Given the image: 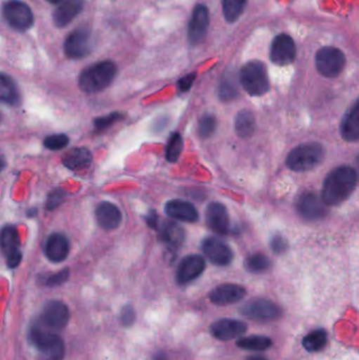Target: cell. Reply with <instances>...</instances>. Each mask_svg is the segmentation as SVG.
<instances>
[{"label": "cell", "instance_id": "cell-38", "mask_svg": "<svg viewBox=\"0 0 359 360\" xmlns=\"http://www.w3.org/2000/svg\"><path fill=\"white\" fill-rule=\"evenodd\" d=\"M69 269H63V270L59 271V272L55 273V274L48 275V276L44 279V285L51 288L58 287V285L65 283V281L69 279Z\"/></svg>", "mask_w": 359, "mask_h": 360}, {"label": "cell", "instance_id": "cell-39", "mask_svg": "<svg viewBox=\"0 0 359 360\" xmlns=\"http://www.w3.org/2000/svg\"><path fill=\"white\" fill-rule=\"evenodd\" d=\"M65 198V193L61 188H56L48 194L46 198V207L48 211L58 207Z\"/></svg>", "mask_w": 359, "mask_h": 360}, {"label": "cell", "instance_id": "cell-42", "mask_svg": "<svg viewBox=\"0 0 359 360\" xmlns=\"http://www.w3.org/2000/svg\"><path fill=\"white\" fill-rule=\"evenodd\" d=\"M271 248L275 253L282 254L286 251L287 248H288V245H287L286 239L282 236H276L273 237L271 241Z\"/></svg>", "mask_w": 359, "mask_h": 360}, {"label": "cell", "instance_id": "cell-32", "mask_svg": "<svg viewBox=\"0 0 359 360\" xmlns=\"http://www.w3.org/2000/svg\"><path fill=\"white\" fill-rule=\"evenodd\" d=\"M183 149V139L178 132L173 133L169 139L166 148V158L171 164H174L181 158Z\"/></svg>", "mask_w": 359, "mask_h": 360}, {"label": "cell", "instance_id": "cell-19", "mask_svg": "<svg viewBox=\"0 0 359 360\" xmlns=\"http://www.w3.org/2000/svg\"><path fill=\"white\" fill-rule=\"evenodd\" d=\"M206 220L209 228L219 235L230 232V217L227 207L221 202H211L206 210Z\"/></svg>", "mask_w": 359, "mask_h": 360}, {"label": "cell", "instance_id": "cell-41", "mask_svg": "<svg viewBox=\"0 0 359 360\" xmlns=\"http://www.w3.org/2000/svg\"><path fill=\"white\" fill-rule=\"evenodd\" d=\"M196 79V73H190L188 75L183 76L178 82V89L181 92H188L190 89L193 86L194 82Z\"/></svg>", "mask_w": 359, "mask_h": 360}, {"label": "cell", "instance_id": "cell-48", "mask_svg": "<svg viewBox=\"0 0 359 360\" xmlns=\"http://www.w3.org/2000/svg\"><path fill=\"white\" fill-rule=\"evenodd\" d=\"M46 1L51 2V4H60L63 0H46Z\"/></svg>", "mask_w": 359, "mask_h": 360}, {"label": "cell", "instance_id": "cell-18", "mask_svg": "<svg viewBox=\"0 0 359 360\" xmlns=\"http://www.w3.org/2000/svg\"><path fill=\"white\" fill-rule=\"evenodd\" d=\"M246 290L242 285L225 283L211 291L209 298L216 306H229L240 302L246 296Z\"/></svg>", "mask_w": 359, "mask_h": 360}, {"label": "cell", "instance_id": "cell-8", "mask_svg": "<svg viewBox=\"0 0 359 360\" xmlns=\"http://www.w3.org/2000/svg\"><path fill=\"white\" fill-rule=\"evenodd\" d=\"M93 44L92 31L90 27L82 25L74 30L65 39V55L71 59L84 58L92 52Z\"/></svg>", "mask_w": 359, "mask_h": 360}, {"label": "cell", "instance_id": "cell-29", "mask_svg": "<svg viewBox=\"0 0 359 360\" xmlns=\"http://www.w3.org/2000/svg\"><path fill=\"white\" fill-rule=\"evenodd\" d=\"M327 344V333L324 330H314L303 340V346L308 352H318Z\"/></svg>", "mask_w": 359, "mask_h": 360}, {"label": "cell", "instance_id": "cell-36", "mask_svg": "<svg viewBox=\"0 0 359 360\" xmlns=\"http://www.w3.org/2000/svg\"><path fill=\"white\" fill-rule=\"evenodd\" d=\"M124 116L122 113L118 112H113V113L107 114L105 116H100V117L95 118L94 120V128L95 130L101 131L107 130L110 127L115 124L116 122H120L124 120Z\"/></svg>", "mask_w": 359, "mask_h": 360}, {"label": "cell", "instance_id": "cell-35", "mask_svg": "<svg viewBox=\"0 0 359 360\" xmlns=\"http://www.w3.org/2000/svg\"><path fill=\"white\" fill-rule=\"evenodd\" d=\"M216 117L211 113L204 114L198 122V135L200 139H209L216 130Z\"/></svg>", "mask_w": 359, "mask_h": 360}, {"label": "cell", "instance_id": "cell-37", "mask_svg": "<svg viewBox=\"0 0 359 360\" xmlns=\"http://www.w3.org/2000/svg\"><path fill=\"white\" fill-rule=\"evenodd\" d=\"M70 139L65 134H54L46 137L44 141V147L51 151H59L69 145Z\"/></svg>", "mask_w": 359, "mask_h": 360}, {"label": "cell", "instance_id": "cell-14", "mask_svg": "<svg viewBox=\"0 0 359 360\" xmlns=\"http://www.w3.org/2000/svg\"><path fill=\"white\" fill-rule=\"evenodd\" d=\"M210 25V13L204 4H197L192 13L191 20L189 23L188 36L190 42L194 46L202 44L208 33Z\"/></svg>", "mask_w": 359, "mask_h": 360}, {"label": "cell", "instance_id": "cell-43", "mask_svg": "<svg viewBox=\"0 0 359 360\" xmlns=\"http://www.w3.org/2000/svg\"><path fill=\"white\" fill-rule=\"evenodd\" d=\"M145 220L150 229L158 230V226H159V217H158L157 213H156L154 210H151V211L145 216Z\"/></svg>", "mask_w": 359, "mask_h": 360}, {"label": "cell", "instance_id": "cell-1", "mask_svg": "<svg viewBox=\"0 0 359 360\" xmlns=\"http://www.w3.org/2000/svg\"><path fill=\"white\" fill-rule=\"evenodd\" d=\"M358 173L351 167H339L331 171L322 186V199L327 205H341L355 190Z\"/></svg>", "mask_w": 359, "mask_h": 360}, {"label": "cell", "instance_id": "cell-21", "mask_svg": "<svg viewBox=\"0 0 359 360\" xmlns=\"http://www.w3.org/2000/svg\"><path fill=\"white\" fill-rule=\"evenodd\" d=\"M164 212L173 219L189 222V224L197 221L200 218L196 207L189 201L181 200V199L169 200L164 205Z\"/></svg>", "mask_w": 359, "mask_h": 360}, {"label": "cell", "instance_id": "cell-31", "mask_svg": "<svg viewBox=\"0 0 359 360\" xmlns=\"http://www.w3.org/2000/svg\"><path fill=\"white\" fill-rule=\"evenodd\" d=\"M237 346L244 350L266 351L272 346V340L265 336H249L240 338Z\"/></svg>", "mask_w": 359, "mask_h": 360}, {"label": "cell", "instance_id": "cell-25", "mask_svg": "<svg viewBox=\"0 0 359 360\" xmlns=\"http://www.w3.org/2000/svg\"><path fill=\"white\" fill-rule=\"evenodd\" d=\"M160 239L170 249H178L185 241V234L183 226L176 222L164 221L158 226Z\"/></svg>", "mask_w": 359, "mask_h": 360}, {"label": "cell", "instance_id": "cell-10", "mask_svg": "<svg viewBox=\"0 0 359 360\" xmlns=\"http://www.w3.org/2000/svg\"><path fill=\"white\" fill-rule=\"evenodd\" d=\"M20 245L18 229L12 224L4 226L1 230V249L10 269L18 266L22 259Z\"/></svg>", "mask_w": 359, "mask_h": 360}, {"label": "cell", "instance_id": "cell-28", "mask_svg": "<svg viewBox=\"0 0 359 360\" xmlns=\"http://www.w3.org/2000/svg\"><path fill=\"white\" fill-rule=\"evenodd\" d=\"M256 129L255 117L248 110H242L235 118V132L240 139H249Z\"/></svg>", "mask_w": 359, "mask_h": 360}, {"label": "cell", "instance_id": "cell-49", "mask_svg": "<svg viewBox=\"0 0 359 360\" xmlns=\"http://www.w3.org/2000/svg\"><path fill=\"white\" fill-rule=\"evenodd\" d=\"M358 167H359V158H358Z\"/></svg>", "mask_w": 359, "mask_h": 360}, {"label": "cell", "instance_id": "cell-47", "mask_svg": "<svg viewBox=\"0 0 359 360\" xmlns=\"http://www.w3.org/2000/svg\"><path fill=\"white\" fill-rule=\"evenodd\" d=\"M247 360H268L267 359H265V357L263 356H252L249 357Z\"/></svg>", "mask_w": 359, "mask_h": 360}, {"label": "cell", "instance_id": "cell-13", "mask_svg": "<svg viewBox=\"0 0 359 360\" xmlns=\"http://www.w3.org/2000/svg\"><path fill=\"white\" fill-rule=\"evenodd\" d=\"M202 250L207 258L215 266H229L233 260L231 248L216 237H207L202 243Z\"/></svg>", "mask_w": 359, "mask_h": 360}, {"label": "cell", "instance_id": "cell-16", "mask_svg": "<svg viewBox=\"0 0 359 360\" xmlns=\"http://www.w3.org/2000/svg\"><path fill=\"white\" fill-rule=\"evenodd\" d=\"M327 205L314 193H305L297 201L299 215L307 220H318L325 217Z\"/></svg>", "mask_w": 359, "mask_h": 360}, {"label": "cell", "instance_id": "cell-27", "mask_svg": "<svg viewBox=\"0 0 359 360\" xmlns=\"http://www.w3.org/2000/svg\"><path fill=\"white\" fill-rule=\"evenodd\" d=\"M0 98L2 103L8 105H18L20 103L18 86L13 78L6 73H2L0 76Z\"/></svg>", "mask_w": 359, "mask_h": 360}, {"label": "cell", "instance_id": "cell-6", "mask_svg": "<svg viewBox=\"0 0 359 360\" xmlns=\"http://www.w3.org/2000/svg\"><path fill=\"white\" fill-rule=\"evenodd\" d=\"M70 321V310L65 302L51 300L44 304L39 319L34 325L44 331L57 334L67 327Z\"/></svg>", "mask_w": 359, "mask_h": 360}, {"label": "cell", "instance_id": "cell-34", "mask_svg": "<svg viewBox=\"0 0 359 360\" xmlns=\"http://www.w3.org/2000/svg\"><path fill=\"white\" fill-rule=\"evenodd\" d=\"M270 266H271V262L269 258L261 253L253 254L246 260L247 269L252 273L266 272Z\"/></svg>", "mask_w": 359, "mask_h": 360}, {"label": "cell", "instance_id": "cell-44", "mask_svg": "<svg viewBox=\"0 0 359 360\" xmlns=\"http://www.w3.org/2000/svg\"><path fill=\"white\" fill-rule=\"evenodd\" d=\"M167 124H168V118L164 117V116H162V117H158L157 120H155L154 122V131H162L164 128H166Z\"/></svg>", "mask_w": 359, "mask_h": 360}, {"label": "cell", "instance_id": "cell-24", "mask_svg": "<svg viewBox=\"0 0 359 360\" xmlns=\"http://www.w3.org/2000/svg\"><path fill=\"white\" fill-rule=\"evenodd\" d=\"M93 156L86 148H73L63 158V164L71 171H82L92 165Z\"/></svg>", "mask_w": 359, "mask_h": 360}, {"label": "cell", "instance_id": "cell-12", "mask_svg": "<svg viewBox=\"0 0 359 360\" xmlns=\"http://www.w3.org/2000/svg\"><path fill=\"white\" fill-rule=\"evenodd\" d=\"M296 57V46L294 40L287 34H280L274 38L270 51L272 63L278 65H291Z\"/></svg>", "mask_w": 359, "mask_h": 360}, {"label": "cell", "instance_id": "cell-3", "mask_svg": "<svg viewBox=\"0 0 359 360\" xmlns=\"http://www.w3.org/2000/svg\"><path fill=\"white\" fill-rule=\"evenodd\" d=\"M30 340L38 350V360H63L65 359V342L57 334L44 331L34 325L30 332Z\"/></svg>", "mask_w": 359, "mask_h": 360}, {"label": "cell", "instance_id": "cell-46", "mask_svg": "<svg viewBox=\"0 0 359 360\" xmlns=\"http://www.w3.org/2000/svg\"><path fill=\"white\" fill-rule=\"evenodd\" d=\"M36 214H37V209H34V207L27 212V217H34V216H36Z\"/></svg>", "mask_w": 359, "mask_h": 360}, {"label": "cell", "instance_id": "cell-40", "mask_svg": "<svg viewBox=\"0 0 359 360\" xmlns=\"http://www.w3.org/2000/svg\"><path fill=\"white\" fill-rule=\"evenodd\" d=\"M136 321V313L134 308L130 304H126L120 311V321L124 327H131Z\"/></svg>", "mask_w": 359, "mask_h": 360}, {"label": "cell", "instance_id": "cell-26", "mask_svg": "<svg viewBox=\"0 0 359 360\" xmlns=\"http://www.w3.org/2000/svg\"><path fill=\"white\" fill-rule=\"evenodd\" d=\"M341 134L346 141L353 143L359 139V99L355 101L341 126Z\"/></svg>", "mask_w": 359, "mask_h": 360}, {"label": "cell", "instance_id": "cell-45", "mask_svg": "<svg viewBox=\"0 0 359 360\" xmlns=\"http://www.w3.org/2000/svg\"><path fill=\"white\" fill-rule=\"evenodd\" d=\"M154 360H168V357H167V355L164 354V353L159 352L156 355L155 359Z\"/></svg>", "mask_w": 359, "mask_h": 360}, {"label": "cell", "instance_id": "cell-11", "mask_svg": "<svg viewBox=\"0 0 359 360\" xmlns=\"http://www.w3.org/2000/svg\"><path fill=\"white\" fill-rule=\"evenodd\" d=\"M242 313L253 321H273L282 316V309L270 300H255L244 304Z\"/></svg>", "mask_w": 359, "mask_h": 360}, {"label": "cell", "instance_id": "cell-2", "mask_svg": "<svg viewBox=\"0 0 359 360\" xmlns=\"http://www.w3.org/2000/svg\"><path fill=\"white\" fill-rule=\"evenodd\" d=\"M116 74L117 67L113 61H100L82 70L78 84L82 92H100L112 84Z\"/></svg>", "mask_w": 359, "mask_h": 360}, {"label": "cell", "instance_id": "cell-30", "mask_svg": "<svg viewBox=\"0 0 359 360\" xmlns=\"http://www.w3.org/2000/svg\"><path fill=\"white\" fill-rule=\"evenodd\" d=\"M247 0H223V12L226 20L233 23L242 16L246 8Z\"/></svg>", "mask_w": 359, "mask_h": 360}, {"label": "cell", "instance_id": "cell-4", "mask_svg": "<svg viewBox=\"0 0 359 360\" xmlns=\"http://www.w3.org/2000/svg\"><path fill=\"white\" fill-rule=\"evenodd\" d=\"M324 158L322 145L318 143H303L289 153L287 166L295 172H307L320 166Z\"/></svg>", "mask_w": 359, "mask_h": 360}, {"label": "cell", "instance_id": "cell-9", "mask_svg": "<svg viewBox=\"0 0 359 360\" xmlns=\"http://www.w3.org/2000/svg\"><path fill=\"white\" fill-rule=\"evenodd\" d=\"M4 16L11 27L25 32L32 27L34 15L31 8L19 0H8L4 6Z\"/></svg>", "mask_w": 359, "mask_h": 360}, {"label": "cell", "instance_id": "cell-23", "mask_svg": "<svg viewBox=\"0 0 359 360\" xmlns=\"http://www.w3.org/2000/svg\"><path fill=\"white\" fill-rule=\"evenodd\" d=\"M84 0H63L54 11L53 21L57 27L69 25L84 8Z\"/></svg>", "mask_w": 359, "mask_h": 360}, {"label": "cell", "instance_id": "cell-15", "mask_svg": "<svg viewBox=\"0 0 359 360\" xmlns=\"http://www.w3.org/2000/svg\"><path fill=\"white\" fill-rule=\"evenodd\" d=\"M206 260L200 255H189L181 260L176 271V281L179 285H187L195 281L204 273Z\"/></svg>", "mask_w": 359, "mask_h": 360}, {"label": "cell", "instance_id": "cell-22", "mask_svg": "<svg viewBox=\"0 0 359 360\" xmlns=\"http://www.w3.org/2000/svg\"><path fill=\"white\" fill-rule=\"evenodd\" d=\"M70 253V243L67 237L60 233H53L48 237L44 245V254L50 262L58 264L67 259Z\"/></svg>", "mask_w": 359, "mask_h": 360}, {"label": "cell", "instance_id": "cell-5", "mask_svg": "<svg viewBox=\"0 0 359 360\" xmlns=\"http://www.w3.org/2000/svg\"><path fill=\"white\" fill-rule=\"evenodd\" d=\"M240 84L251 96H261L270 89L267 68L261 61L247 63L240 70Z\"/></svg>", "mask_w": 359, "mask_h": 360}, {"label": "cell", "instance_id": "cell-17", "mask_svg": "<svg viewBox=\"0 0 359 360\" xmlns=\"http://www.w3.org/2000/svg\"><path fill=\"white\" fill-rule=\"evenodd\" d=\"M247 325L235 319H219L210 326V332L213 338L221 342L235 340L247 332Z\"/></svg>", "mask_w": 359, "mask_h": 360}, {"label": "cell", "instance_id": "cell-7", "mask_svg": "<svg viewBox=\"0 0 359 360\" xmlns=\"http://www.w3.org/2000/svg\"><path fill=\"white\" fill-rule=\"evenodd\" d=\"M315 65L325 77H337L345 69L346 56L343 51L335 46H325L316 53Z\"/></svg>", "mask_w": 359, "mask_h": 360}, {"label": "cell", "instance_id": "cell-33", "mask_svg": "<svg viewBox=\"0 0 359 360\" xmlns=\"http://www.w3.org/2000/svg\"><path fill=\"white\" fill-rule=\"evenodd\" d=\"M238 89L235 80L230 75L225 76L221 80L218 88V96L223 101H231L237 96Z\"/></svg>", "mask_w": 359, "mask_h": 360}, {"label": "cell", "instance_id": "cell-20", "mask_svg": "<svg viewBox=\"0 0 359 360\" xmlns=\"http://www.w3.org/2000/svg\"><path fill=\"white\" fill-rule=\"evenodd\" d=\"M95 217L99 226L107 231L115 230L122 221V212L109 201H103L97 205Z\"/></svg>", "mask_w": 359, "mask_h": 360}]
</instances>
